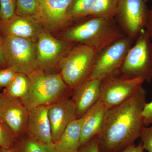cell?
Returning a JSON list of instances; mask_svg holds the SVG:
<instances>
[{
	"label": "cell",
	"instance_id": "6da1fadb",
	"mask_svg": "<svg viewBox=\"0 0 152 152\" xmlns=\"http://www.w3.org/2000/svg\"><path fill=\"white\" fill-rule=\"evenodd\" d=\"M147 92L142 86L128 99L106 112L97 136L100 152H120L134 144L145 128Z\"/></svg>",
	"mask_w": 152,
	"mask_h": 152
},
{
	"label": "cell",
	"instance_id": "7a4b0ae2",
	"mask_svg": "<svg viewBox=\"0 0 152 152\" xmlns=\"http://www.w3.org/2000/svg\"><path fill=\"white\" fill-rule=\"evenodd\" d=\"M83 19L64 30L61 39L93 47L98 53L126 36L115 18L89 16Z\"/></svg>",
	"mask_w": 152,
	"mask_h": 152
},
{
	"label": "cell",
	"instance_id": "3957f363",
	"mask_svg": "<svg viewBox=\"0 0 152 152\" xmlns=\"http://www.w3.org/2000/svg\"><path fill=\"white\" fill-rule=\"evenodd\" d=\"M28 76L29 90L20 100L28 110L39 106H50L62 99L69 98L72 90L61 74H51L37 69Z\"/></svg>",
	"mask_w": 152,
	"mask_h": 152
},
{
	"label": "cell",
	"instance_id": "277c9868",
	"mask_svg": "<svg viewBox=\"0 0 152 152\" xmlns=\"http://www.w3.org/2000/svg\"><path fill=\"white\" fill-rule=\"evenodd\" d=\"M97 53L93 47L75 44L61 60L60 74L72 91L89 77Z\"/></svg>",
	"mask_w": 152,
	"mask_h": 152
},
{
	"label": "cell",
	"instance_id": "5b68a950",
	"mask_svg": "<svg viewBox=\"0 0 152 152\" xmlns=\"http://www.w3.org/2000/svg\"><path fill=\"white\" fill-rule=\"evenodd\" d=\"M128 51L120 70L121 76L140 78L151 83L152 80V42L145 29Z\"/></svg>",
	"mask_w": 152,
	"mask_h": 152
},
{
	"label": "cell",
	"instance_id": "8992f818",
	"mask_svg": "<svg viewBox=\"0 0 152 152\" xmlns=\"http://www.w3.org/2000/svg\"><path fill=\"white\" fill-rule=\"evenodd\" d=\"M133 41L125 36L98 52L88 78L102 81L118 76Z\"/></svg>",
	"mask_w": 152,
	"mask_h": 152
},
{
	"label": "cell",
	"instance_id": "52a82bcc",
	"mask_svg": "<svg viewBox=\"0 0 152 152\" xmlns=\"http://www.w3.org/2000/svg\"><path fill=\"white\" fill-rule=\"evenodd\" d=\"M36 43L28 39L6 35L3 43L8 66L28 75L37 69Z\"/></svg>",
	"mask_w": 152,
	"mask_h": 152
},
{
	"label": "cell",
	"instance_id": "ba28073f",
	"mask_svg": "<svg viewBox=\"0 0 152 152\" xmlns=\"http://www.w3.org/2000/svg\"><path fill=\"white\" fill-rule=\"evenodd\" d=\"M149 11L143 0H120L115 19L126 36L135 41L145 28Z\"/></svg>",
	"mask_w": 152,
	"mask_h": 152
},
{
	"label": "cell",
	"instance_id": "9c48e42d",
	"mask_svg": "<svg viewBox=\"0 0 152 152\" xmlns=\"http://www.w3.org/2000/svg\"><path fill=\"white\" fill-rule=\"evenodd\" d=\"M73 43L57 39L44 28L36 43L37 69L48 72L58 65L65 55L75 45Z\"/></svg>",
	"mask_w": 152,
	"mask_h": 152
},
{
	"label": "cell",
	"instance_id": "30bf717a",
	"mask_svg": "<svg viewBox=\"0 0 152 152\" xmlns=\"http://www.w3.org/2000/svg\"><path fill=\"white\" fill-rule=\"evenodd\" d=\"M145 82L140 78L121 76L109 77L101 81L100 100L107 108L123 103L132 96Z\"/></svg>",
	"mask_w": 152,
	"mask_h": 152
},
{
	"label": "cell",
	"instance_id": "8fae6325",
	"mask_svg": "<svg viewBox=\"0 0 152 152\" xmlns=\"http://www.w3.org/2000/svg\"><path fill=\"white\" fill-rule=\"evenodd\" d=\"M29 110L20 99L4 92L0 94V118L13 131L17 138L24 134Z\"/></svg>",
	"mask_w": 152,
	"mask_h": 152
},
{
	"label": "cell",
	"instance_id": "7c38bea8",
	"mask_svg": "<svg viewBox=\"0 0 152 152\" xmlns=\"http://www.w3.org/2000/svg\"><path fill=\"white\" fill-rule=\"evenodd\" d=\"M39 11L36 20L50 31H56L67 24L66 13L73 0H38Z\"/></svg>",
	"mask_w": 152,
	"mask_h": 152
},
{
	"label": "cell",
	"instance_id": "4fadbf2b",
	"mask_svg": "<svg viewBox=\"0 0 152 152\" xmlns=\"http://www.w3.org/2000/svg\"><path fill=\"white\" fill-rule=\"evenodd\" d=\"M48 116L53 142L59 140L68 125L76 118L75 105L72 99L65 98L49 106Z\"/></svg>",
	"mask_w": 152,
	"mask_h": 152
},
{
	"label": "cell",
	"instance_id": "5bb4252c",
	"mask_svg": "<svg viewBox=\"0 0 152 152\" xmlns=\"http://www.w3.org/2000/svg\"><path fill=\"white\" fill-rule=\"evenodd\" d=\"M48 107L49 106H39L29 110L25 132L35 140L47 144L53 142Z\"/></svg>",
	"mask_w": 152,
	"mask_h": 152
},
{
	"label": "cell",
	"instance_id": "9a60e30c",
	"mask_svg": "<svg viewBox=\"0 0 152 152\" xmlns=\"http://www.w3.org/2000/svg\"><path fill=\"white\" fill-rule=\"evenodd\" d=\"M101 80L88 78L73 91L72 100L75 105L76 118L83 116L100 97Z\"/></svg>",
	"mask_w": 152,
	"mask_h": 152
},
{
	"label": "cell",
	"instance_id": "2e32d148",
	"mask_svg": "<svg viewBox=\"0 0 152 152\" xmlns=\"http://www.w3.org/2000/svg\"><path fill=\"white\" fill-rule=\"evenodd\" d=\"M3 26L5 36L25 38L35 42L44 28L35 19L16 15Z\"/></svg>",
	"mask_w": 152,
	"mask_h": 152
},
{
	"label": "cell",
	"instance_id": "e0dca14e",
	"mask_svg": "<svg viewBox=\"0 0 152 152\" xmlns=\"http://www.w3.org/2000/svg\"><path fill=\"white\" fill-rule=\"evenodd\" d=\"M108 110L104 103L99 100L83 116L80 148L97 136Z\"/></svg>",
	"mask_w": 152,
	"mask_h": 152
},
{
	"label": "cell",
	"instance_id": "ac0fdd59",
	"mask_svg": "<svg viewBox=\"0 0 152 152\" xmlns=\"http://www.w3.org/2000/svg\"><path fill=\"white\" fill-rule=\"evenodd\" d=\"M83 117L75 118L67 126L60 138L54 143L61 152H77L80 147Z\"/></svg>",
	"mask_w": 152,
	"mask_h": 152
},
{
	"label": "cell",
	"instance_id": "d6986e66",
	"mask_svg": "<svg viewBox=\"0 0 152 152\" xmlns=\"http://www.w3.org/2000/svg\"><path fill=\"white\" fill-rule=\"evenodd\" d=\"M12 149L15 152H61L54 143L41 142L25 133L17 138Z\"/></svg>",
	"mask_w": 152,
	"mask_h": 152
},
{
	"label": "cell",
	"instance_id": "ffe728a7",
	"mask_svg": "<svg viewBox=\"0 0 152 152\" xmlns=\"http://www.w3.org/2000/svg\"><path fill=\"white\" fill-rule=\"evenodd\" d=\"M29 88L30 80L28 75L17 73L4 91L11 96L21 99L28 94Z\"/></svg>",
	"mask_w": 152,
	"mask_h": 152
},
{
	"label": "cell",
	"instance_id": "44dd1931",
	"mask_svg": "<svg viewBox=\"0 0 152 152\" xmlns=\"http://www.w3.org/2000/svg\"><path fill=\"white\" fill-rule=\"evenodd\" d=\"M95 0H73L69 7L66 16L68 22H71L89 16Z\"/></svg>",
	"mask_w": 152,
	"mask_h": 152
},
{
	"label": "cell",
	"instance_id": "7402d4cb",
	"mask_svg": "<svg viewBox=\"0 0 152 152\" xmlns=\"http://www.w3.org/2000/svg\"><path fill=\"white\" fill-rule=\"evenodd\" d=\"M120 0H95L90 16L114 19Z\"/></svg>",
	"mask_w": 152,
	"mask_h": 152
},
{
	"label": "cell",
	"instance_id": "603a6c76",
	"mask_svg": "<svg viewBox=\"0 0 152 152\" xmlns=\"http://www.w3.org/2000/svg\"><path fill=\"white\" fill-rule=\"evenodd\" d=\"M39 11L38 0H17L15 15L36 20Z\"/></svg>",
	"mask_w": 152,
	"mask_h": 152
},
{
	"label": "cell",
	"instance_id": "cb8c5ba5",
	"mask_svg": "<svg viewBox=\"0 0 152 152\" xmlns=\"http://www.w3.org/2000/svg\"><path fill=\"white\" fill-rule=\"evenodd\" d=\"M16 139L13 131L0 118V148H12Z\"/></svg>",
	"mask_w": 152,
	"mask_h": 152
},
{
	"label": "cell",
	"instance_id": "d4e9b609",
	"mask_svg": "<svg viewBox=\"0 0 152 152\" xmlns=\"http://www.w3.org/2000/svg\"><path fill=\"white\" fill-rule=\"evenodd\" d=\"M17 0H0V20L3 26L15 15Z\"/></svg>",
	"mask_w": 152,
	"mask_h": 152
},
{
	"label": "cell",
	"instance_id": "484cf974",
	"mask_svg": "<svg viewBox=\"0 0 152 152\" xmlns=\"http://www.w3.org/2000/svg\"><path fill=\"white\" fill-rule=\"evenodd\" d=\"M17 73L10 67L0 69V88L7 87Z\"/></svg>",
	"mask_w": 152,
	"mask_h": 152
},
{
	"label": "cell",
	"instance_id": "4316f807",
	"mask_svg": "<svg viewBox=\"0 0 152 152\" xmlns=\"http://www.w3.org/2000/svg\"><path fill=\"white\" fill-rule=\"evenodd\" d=\"M140 138L144 150L152 152V126L149 127H145Z\"/></svg>",
	"mask_w": 152,
	"mask_h": 152
},
{
	"label": "cell",
	"instance_id": "83f0119b",
	"mask_svg": "<svg viewBox=\"0 0 152 152\" xmlns=\"http://www.w3.org/2000/svg\"><path fill=\"white\" fill-rule=\"evenodd\" d=\"M77 152H100L98 147L97 136L84 146L80 148Z\"/></svg>",
	"mask_w": 152,
	"mask_h": 152
},
{
	"label": "cell",
	"instance_id": "f1b7e54d",
	"mask_svg": "<svg viewBox=\"0 0 152 152\" xmlns=\"http://www.w3.org/2000/svg\"><path fill=\"white\" fill-rule=\"evenodd\" d=\"M144 124L148 126L152 124V101L145 105L142 112Z\"/></svg>",
	"mask_w": 152,
	"mask_h": 152
},
{
	"label": "cell",
	"instance_id": "f546056e",
	"mask_svg": "<svg viewBox=\"0 0 152 152\" xmlns=\"http://www.w3.org/2000/svg\"><path fill=\"white\" fill-rule=\"evenodd\" d=\"M145 30L152 42V7L149 11Z\"/></svg>",
	"mask_w": 152,
	"mask_h": 152
},
{
	"label": "cell",
	"instance_id": "4dcf8cb0",
	"mask_svg": "<svg viewBox=\"0 0 152 152\" xmlns=\"http://www.w3.org/2000/svg\"><path fill=\"white\" fill-rule=\"evenodd\" d=\"M120 152H144V149L142 142H140L137 145L135 144L130 145Z\"/></svg>",
	"mask_w": 152,
	"mask_h": 152
},
{
	"label": "cell",
	"instance_id": "1f68e13d",
	"mask_svg": "<svg viewBox=\"0 0 152 152\" xmlns=\"http://www.w3.org/2000/svg\"><path fill=\"white\" fill-rule=\"evenodd\" d=\"M0 65L4 68L8 67L4 51V43L0 37Z\"/></svg>",
	"mask_w": 152,
	"mask_h": 152
},
{
	"label": "cell",
	"instance_id": "d6a6232c",
	"mask_svg": "<svg viewBox=\"0 0 152 152\" xmlns=\"http://www.w3.org/2000/svg\"><path fill=\"white\" fill-rule=\"evenodd\" d=\"M1 152H15L12 148L11 149H4L1 148Z\"/></svg>",
	"mask_w": 152,
	"mask_h": 152
},
{
	"label": "cell",
	"instance_id": "836d02e7",
	"mask_svg": "<svg viewBox=\"0 0 152 152\" xmlns=\"http://www.w3.org/2000/svg\"><path fill=\"white\" fill-rule=\"evenodd\" d=\"M143 1H144L145 2L147 3V2L148 1V0H143Z\"/></svg>",
	"mask_w": 152,
	"mask_h": 152
},
{
	"label": "cell",
	"instance_id": "e575fe53",
	"mask_svg": "<svg viewBox=\"0 0 152 152\" xmlns=\"http://www.w3.org/2000/svg\"><path fill=\"white\" fill-rule=\"evenodd\" d=\"M1 148H0V152H1Z\"/></svg>",
	"mask_w": 152,
	"mask_h": 152
}]
</instances>
